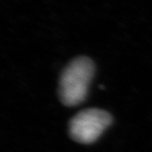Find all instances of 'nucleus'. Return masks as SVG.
<instances>
[{
	"label": "nucleus",
	"instance_id": "1",
	"mask_svg": "<svg viewBox=\"0 0 152 152\" xmlns=\"http://www.w3.org/2000/svg\"><path fill=\"white\" fill-rule=\"evenodd\" d=\"M94 73V64L87 57H79L70 62L61 75V102L66 106H75L83 103L87 96Z\"/></svg>",
	"mask_w": 152,
	"mask_h": 152
},
{
	"label": "nucleus",
	"instance_id": "2",
	"mask_svg": "<svg viewBox=\"0 0 152 152\" xmlns=\"http://www.w3.org/2000/svg\"><path fill=\"white\" fill-rule=\"evenodd\" d=\"M113 118L106 111L90 108L79 112L69 123V135L80 144H92L111 125Z\"/></svg>",
	"mask_w": 152,
	"mask_h": 152
}]
</instances>
